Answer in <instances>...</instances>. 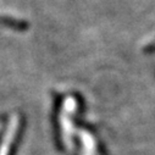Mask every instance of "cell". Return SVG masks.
Masks as SVG:
<instances>
[{
    "label": "cell",
    "instance_id": "1",
    "mask_svg": "<svg viewBox=\"0 0 155 155\" xmlns=\"http://www.w3.org/2000/svg\"><path fill=\"white\" fill-rule=\"evenodd\" d=\"M76 109V100L73 98H67L65 101V107H64V137L65 142L67 145H71V120L70 115Z\"/></svg>",
    "mask_w": 155,
    "mask_h": 155
},
{
    "label": "cell",
    "instance_id": "2",
    "mask_svg": "<svg viewBox=\"0 0 155 155\" xmlns=\"http://www.w3.org/2000/svg\"><path fill=\"white\" fill-rule=\"evenodd\" d=\"M81 138H82V143L84 147V154L86 155H95L94 154V140L92 138V136L87 132H81Z\"/></svg>",
    "mask_w": 155,
    "mask_h": 155
}]
</instances>
